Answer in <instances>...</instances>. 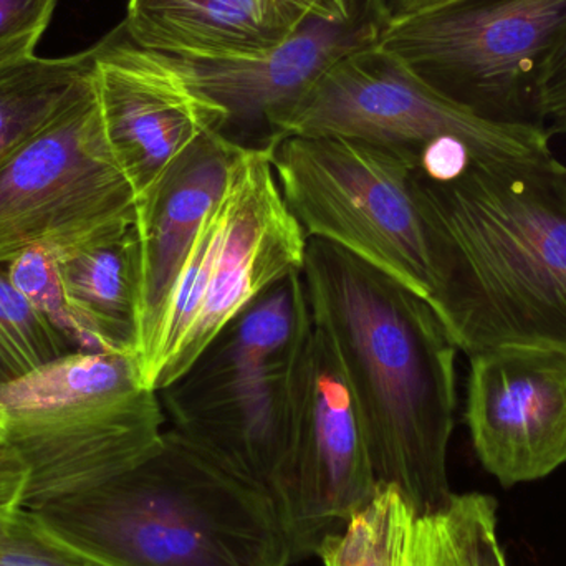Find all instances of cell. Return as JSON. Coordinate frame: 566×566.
<instances>
[{"label":"cell","mask_w":566,"mask_h":566,"mask_svg":"<svg viewBox=\"0 0 566 566\" xmlns=\"http://www.w3.org/2000/svg\"><path fill=\"white\" fill-rule=\"evenodd\" d=\"M436 274L432 308L465 355L566 348V166L554 153L465 151L412 169Z\"/></svg>","instance_id":"cell-1"},{"label":"cell","mask_w":566,"mask_h":566,"mask_svg":"<svg viewBox=\"0 0 566 566\" xmlns=\"http://www.w3.org/2000/svg\"><path fill=\"white\" fill-rule=\"evenodd\" d=\"M302 275L379 485L396 489L418 515L448 507L459 348L444 323L408 286L329 242L308 239Z\"/></svg>","instance_id":"cell-2"},{"label":"cell","mask_w":566,"mask_h":566,"mask_svg":"<svg viewBox=\"0 0 566 566\" xmlns=\"http://www.w3.org/2000/svg\"><path fill=\"white\" fill-rule=\"evenodd\" d=\"M112 566H289L274 497L175 429L122 474L32 509Z\"/></svg>","instance_id":"cell-3"},{"label":"cell","mask_w":566,"mask_h":566,"mask_svg":"<svg viewBox=\"0 0 566 566\" xmlns=\"http://www.w3.org/2000/svg\"><path fill=\"white\" fill-rule=\"evenodd\" d=\"M312 333L305 281L295 272L252 300L159 391L175 431L272 497Z\"/></svg>","instance_id":"cell-4"},{"label":"cell","mask_w":566,"mask_h":566,"mask_svg":"<svg viewBox=\"0 0 566 566\" xmlns=\"http://www.w3.org/2000/svg\"><path fill=\"white\" fill-rule=\"evenodd\" d=\"M7 444L27 472L30 509L95 488L151 454L165 434L159 392L135 356L75 352L0 385Z\"/></svg>","instance_id":"cell-5"},{"label":"cell","mask_w":566,"mask_h":566,"mask_svg":"<svg viewBox=\"0 0 566 566\" xmlns=\"http://www.w3.org/2000/svg\"><path fill=\"white\" fill-rule=\"evenodd\" d=\"M306 244L275 178L272 146H248L206 216L158 332L139 359L145 385L161 391L252 300L302 272Z\"/></svg>","instance_id":"cell-6"},{"label":"cell","mask_w":566,"mask_h":566,"mask_svg":"<svg viewBox=\"0 0 566 566\" xmlns=\"http://www.w3.org/2000/svg\"><path fill=\"white\" fill-rule=\"evenodd\" d=\"M286 206L308 239L329 242L432 306L436 274L401 153L336 135H286L272 145Z\"/></svg>","instance_id":"cell-7"},{"label":"cell","mask_w":566,"mask_h":566,"mask_svg":"<svg viewBox=\"0 0 566 566\" xmlns=\"http://www.w3.org/2000/svg\"><path fill=\"white\" fill-rule=\"evenodd\" d=\"M565 29L566 0H458L386 27L378 46L479 118L544 128L538 82Z\"/></svg>","instance_id":"cell-8"},{"label":"cell","mask_w":566,"mask_h":566,"mask_svg":"<svg viewBox=\"0 0 566 566\" xmlns=\"http://www.w3.org/2000/svg\"><path fill=\"white\" fill-rule=\"evenodd\" d=\"M93 75L40 132L0 161V265L29 249L62 252L135 222Z\"/></svg>","instance_id":"cell-9"},{"label":"cell","mask_w":566,"mask_h":566,"mask_svg":"<svg viewBox=\"0 0 566 566\" xmlns=\"http://www.w3.org/2000/svg\"><path fill=\"white\" fill-rule=\"evenodd\" d=\"M286 135H336L395 149L415 163L432 143L459 139L484 156L551 155V133L501 125L472 115L426 85L401 60L378 45L332 66L279 119Z\"/></svg>","instance_id":"cell-10"},{"label":"cell","mask_w":566,"mask_h":566,"mask_svg":"<svg viewBox=\"0 0 566 566\" xmlns=\"http://www.w3.org/2000/svg\"><path fill=\"white\" fill-rule=\"evenodd\" d=\"M368 441L325 336L313 325L293 388L292 432L275 504L293 562L316 557L378 494Z\"/></svg>","instance_id":"cell-11"},{"label":"cell","mask_w":566,"mask_h":566,"mask_svg":"<svg viewBox=\"0 0 566 566\" xmlns=\"http://www.w3.org/2000/svg\"><path fill=\"white\" fill-rule=\"evenodd\" d=\"M385 29L375 0H355L342 15H310L282 45L254 59L165 55L192 90L224 109L222 135L268 148L279 139V119L339 60L378 45Z\"/></svg>","instance_id":"cell-12"},{"label":"cell","mask_w":566,"mask_h":566,"mask_svg":"<svg viewBox=\"0 0 566 566\" xmlns=\"http://www.w3.org/2000/svg\"><path fill=\"white\" fill-rule=\"evenodd\" d=\"M465 422L479 461L504 488L566 462V348L504 345L469 356Z\"/></svg>","instance_id":"cell-13"},{"label":"cell","mask_w":566,"mask_h":566,"mask_svg":"<svg viewBox=\"0 0 566 566\" xmlns=\"http://www.w3.org/2000/svg\"><path fill=\"white\" fill-rule=\"evenodd\" d=\"M93 83L113 156L136 201L226 112L185 82L165 53L133 42L125 25L93 46Z\"/></svg>","instance_id":"cell-14"},{"label":"cell","mask_w":566,"mask_h":566,"mask_svg":"<svg viewBox=\"0 0 566 566\" xmlns=\"http://www.w3.org/2000/svg\"><path fill=\"white\" fill-rule=\"evenodd\" d=\"M245 148L221 132L205 133L136 201L138 363L158 332L192 242Z\"/></svg>","instance_id":"cell-15"},{"label":"cell","mask_w":566,"mask_h":566,"mask_svg":"<svg viewBox=\"0 0 566 566\" xmlns=\"http://www.w3.org/2000/svg\"><path fill=\"white\" fill-rule=\"evenodd\" d=\"M315 15L300 0H129L126 33L182 59H254L277 49Z\"/></svg>","instance_id":"cell-16"},{"label":"cell","mask_w":566,"mask_h":566,"mask_svg":"<svg viewBox=\"0 0 566 566\" xmlns=\"http://www.w3.org/2000/svg\"><path fill=\"white\" fill-rule=\"evenodd\" d=\"M60 281L88 352L138 356V241L135 222L56 252Z\"/></svg>","instance_id":"cell-17"},{"label":"cell","mask_w":566,"mask_h":566,"mask_svg":"<svg viewBox=\"0 0 566 566\" xmlns=\"http://www.w3.org/2000/svg\"><path fill=\"white\" fill-rule=\"evenodd\" d=\"M92 75L93 46L60 59L33 53L0 63V161L59 115Z\"/></svg>","instance_id":"cell-18"},{"label":"cell","mask_w":566,"mask_h":566,"mask_svg":"<svg viewBox=\"0 0 566 566\" xmlns=\"http://www.w3.org/2000/svg\"><path fill=\"white\" fill-rule=\"evenodd\" d=\"M495 528L494 497L454 494L442 511L416 515L405 566H507Z\"/></svg>","instance_id":"cell-19"},{"label":"cell","mask_w":566,"mask_h":566,"mask_svg":"<svg viewBox=\"0 0 566 566\" xmlns=\"http://www.w3.org/2000/svg\"><path fill=\"white\" fill-rule=\"evenodd\" d=\"M29 472L9 444H0V566H112L50 528L27 502Z\"/></svg>","instance_id":"cell-20"},{"label":"cell","mask_w":566,"mask_h":566,"mask_svg":"<svg viewBox=\"0 0 566 566\" xmlns=\"http://www.w3.org/2000/svg\"><path fill=\"white\" fill-rule=\"evenodd\" d=\"M416 515L396 489L381 488L316 557L325 566H405Z\"/></svg>","instance_id":"cell-21"},{"label":"cell","mask_w":566,"mask_h":566,"mask_svg":"<svg viewBox=\"0 0 566 566\" xmlns=\"http://www.w3.org/2000/svg\"><path fill=\"white\" fill-rule=\"evenodd\" d=\"M78 352L10 281L0 265V385Z\"/></svg>","instance_id":"cell-22"},{"label":"cell","mask_w":566,"mask_h":566,"mask_svg":"<svg viewBox=\"0 0 566 566\" xmlns=\"http://www.w3.org/2000/svg\"><path fill=\"white\" fill-rule=\"evenodd\" d=\"M6 268L10 281L35 310L59 328L78 352H88L63 295L56 252L45 248L29 249Z\"/></svg>","instance_id":"cell-23"},{"label":"cell","mask_w":566,"mask_h":566,"mask_svg":"<svg viewBox=\"0 0 566 566\" xmlns=\"http://www.w3.org/2000/svg\"><path fill=\"white\" fill-rule=\"evenodd\" d=\"M56 0H0V63L35 53Z\"/></svg>","instance_id":"cell-24"},{"label":"cell","mask_w":566,"mask_h":566,"mask_svg":"<svg viewBox=\"0 0 566 566\" xmlns=\"http://www.w3.org/2000/svg\"><path fill=\"white\" fill-rule=\"evenodd\" d=\"M538 115L551 136L566 135V29L542 70Z\"/></svg>","instance_id":"cell-25"},{"label":"cell","mask_w":566,"mask_h":566,"mask_svg":"<svg viewBox=\"0 0 566 566\" xmlns=\"http://www.w3.org/2000/svg\"><path fill=\"white\" fill-rule=\"evenodd\" d=\"M375 2L382 22L389 27L392 23L411 19V17L441 9V7L458 2V0H375Z\"/></svg>","instance_id":"cell-26"},{"label":"cell","mask_w":566,"mask_h":566,"mask_svg":"<svg viewBox=\"0 0 566 566\" xmlns=\"http://www.w3.org/2000/svg\"><path fill=\"white\" fill-rule=\"evenodd\" d=\"M305 3L315 15H342L348 12L355 0H300Z\"/></svg>","instance_id":"cell-27"},{"label":"cell","mask_w":566,"mask_h":566,"mask_svg":"<svg viewBox=\"0 0 566 566\" xmlns=\"http://www.w3.org/2000/svg\"><path fill=\"white\" fill-rule=\"evenodd\" d=\"M7 439H9V415L0 399V444H7Z\"/></svg>","instance_id":"cell-28"}]
</instances>
